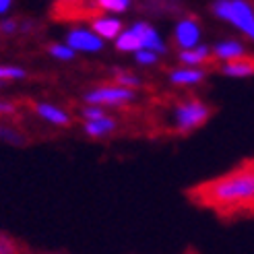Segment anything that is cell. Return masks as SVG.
Listing matches in <instances>:
<instances>
[{"instance_id":"cell-1","label":"cell","mask_w":254,"mask_h":254,"mask_svg":"<svg viewBox=\"0 0 254 254\" xmlns=\"http://www.w3.org/2000/svg\"><path fill=\"white\" fill-rule=\"evenodd\" d=\"M186 196L223 221L254 217V157L244 159L225 174L190 186Z\"/></svg>"},{"instance_id":"cell-2","label":"cell","mask_w":254,"mask_h":254,"mask_svg":"<svg viewBox=\"0 0 254 254\" xmlns=\"http://www.w3.org/2000/svg\"><path fill=\"white\" fill-rule=\"evenodd\" d=\"M213 110L196 97L178 101L174 108V130L176 134H190L192 130L200 128L209 118Z\"/></svg>"},{"instance_id":"cell-3","label":"cell","mask_w":254,"mask_h":254,"mask_svg":"<svg viewBox=\"0 0 254 254\" xmlns=\"http://www.w3.org/2000/svg\"><path fill=\"white\" fill-rule=\"evenodd\" d=\"M213 15L232 23L244 35L254 40V10L246 0H217L211 6Z\"/></svg>"},{"instance_id":"cell-4","label":"cell","mask_w":254,"mask_h":254,"mask_svg":"<svg viewBox=\"0 0 254 254\" xmlns=\"http://www.w3.org/2000/svg\"><path fill=\"white\" fill-rule=\"evenodd\" d=\"M87 106H124L130 104V101L136 99L132 89H124L120 85H104V87H95L89 89V91L83 95Z\"/></svg>"},{"instance_id":"cell-5","label":"cell","mask_w":254,"mask_h":254,"mask_svg":"<svg viewBox=\"0 0 254 254\" xmlns=\"http://www.w3.org/2000/svg\"><path fill=\"white\" fill-rule=\"evenodd\" d=\"M66 46L74 52H101L104 50V40L97 37L91 29L87 27H72L66 33Z\"/></svg>"},{"instance_id":"cell-6","label":"cell","mask_w":254,"mask_h":254,"mask_svg":"<svg viewBox=\"0 0 254 254\" xmlns=\"http://www.w3.org/2000/svg\"><path fill=\"white\" fill-rule=\"evenodd\" d=\"M132 33L138 37V42H141V48L143 50H149V52H155V54H166L168 48L163 44V40L159 37V33L151 27L149 23L145 21H138L132 25Z\"/></svg>"},{"instance_id":"cell-7","label":"cell","mask_w":254,"mask_h":254,"mask_svg":"<svg viewBox=\"0 0 254 254\" xmlns=\"http://www.w3.org/2000/svg\"><path fill=\"white\" fill-rule=\"evenodd\" d=\"M200 27L194 19H182L174 29V40L182 50H192L198 44Z\"/></svg>"},{"instance_id":"cell-8","label":"cell","mask_w":254,"mask_h":254,"mask_svg":"<svg viewBox=\"0 0 254 254\" xmlns=\"http://www.w3.org/2000/svg\"><path fill=\"white\" fill-rule=\"evenodd\" d=\"M91 31L97 37H101V40H116L124 31V25L120 19H114V17H95L91 21Z\"/></svg>"},{"instance_id":"cell-9","label":"cell","mask_w":254,"mask_h":254,"mask_svg":"<svg viewBox=\"0 0 254 254\" xmlns=\"http://www.w3.org/2000/svg\"><path fill=\"white\" fill-rule=\"evenodd\" d=\"M35 114L40 116L42 120L54 124V126H68L70 124V116L68 112H64L62 108L54 106V104H46V101H40V104H35Z\"/></svg>"},{"instance_id":"cell-10","label":"cell","mask_w":254,"mask_h":254,"mask_svg":"<svg viewBox=\"0 0 254 254\" xmlns=\"http://www.w3.org/2000/svg\"><path fill=\"white\" fill-rule=\"evenodd\" d=\"M221 72L227 74V77H236V79L252 77V74H254V56H242V58H238V60L223 62V64H221Z\"/></svg>"},{"instance_id":"cell-11","label":"cell","mask_w":254,"mask_h":254,"mask_svg":"<svg viewBox=\"0 0 254 254\" xmlns=\"http://www.w3.org/2000/svg\"><path fill=\"white\" fill-rule=\"evenodd\" d=\"M116 126L118 122L110 118V116H104L101 120H91V122H85L83 124V132L87 136H91V138H104L108 134H112L114 130H116Z\"/></svg>"},{"instance_id":"cell-12","label":"cell","mask_w":254,"mask_h":254,"mask_svg":"<svg viewBox=\"0 0 254 254\" xmlns=\"http://www.w3.org/2000/svg\"><path fill=\"white\" fill-rule=\"evenodd\" d=\"M213 56L215 58H219V60H223V62H230V60H238V58H242V56H246V50H244V46L240 44V42H221V44H217L213 50Z\"/></svg>"},{"instance_id":"cell-13","label":"cell","mask_w":254,"mask_h":254,"mask_svg":"<svg viewBox=\"0 0 254 254\" xmlns=\"http://www.w3.org/2000/svg\"><path fill=\"white\" fill-rule=\"evenodd\" d=\"M207 77L205 70L200 68H178L170 72V83L174 85H196Z\"/></svg>"},{"instance_id":"cell-14","label":"cell","mask_w":254,"mask_h":254,"mask_svg":"<svg viewBox=\"0 0 254 254\" xmlns=\"http://www.w3.org/2000/svg\"><path fill=\"white\" fill-rule=\"evenodd\" d=\"M178 58L188 66H196V64H202V62H207L211 58V50L207 46H196L192 50H182Z\"/></svg>"},{"instance_id":"cell-15","label":"cell","mask_w":254,"mask_h":254,"mask_svg":"<svg viewBox=\"0 0 254 254\" xmlns=\"http://www.w3.org/2000/svg\"><path fill=\"white\" fill-rule=\"evenodd\" d=\"M0 254H31V250L6 232H0Z\"/></svg>"},{"instance_id":"cell-16","label":"cell","mask_w":254,"mask_h":254,"mask_svg":"<svg viewBox=\"0 0 254 254\" xmlns=\"http://www.w3.org/2000/svg\"><path fill=\"white\" fill-rule=\"evenodd\" d=\"M114 44H116V50H120V52H138L141 48V42H138V37L132 33V29H124L116 40H114Z\"/></svg>"},{"instance_id":"cell-17","label":"cell","mask_w":254,"mask_h":254,"mask_svg":"<svg viewBox=\"0 0 254 254\" xmlns=\"http://www.w3.org/2000/svg\"><path fill=\"white\" fill-rule=\"evenodd\" d=\"M132 0H95V4L106 10V12H114V15H120V12H126L130 8Z\"/></svg>"},{"instance_id":"cell-18","label":"cell","mask_w":254,"mask_h":254,"mask_svg":"<svg viewBox=\"0 0 254 254\" xmlns=\"http://www.w3.org/2000/svg\"><path fill=\"white\" fill-rule=\"evenodd\" d=\"M114 81H116L120 87H124V89H134L136 87H141L143 83H141V79L136 77V74H132V72H124V70H118L116 74H114Z\"/></svg>"},{"instance_id":"cell-19","label":"cell","mask_w":254,"mask_h":254,"mask_svg":"<svg viewBox=\"0 0 254 254\" xmlns=\"http://www.w3.org/2000/svg\"><path fill=\"white\" fill-rule=\"evenodd\" d=\"M27 77L21 66H12V64H0V81H21Z\"/></svg>"},{"instance_id":"cell-20","label":"cell","mask_w":254,"mask_h":254,"mask_svg":"<svg viewBox=\"0 0 254 254\" xmlns=\"http://www.w3.org/2000/svg\"><path fill=\"white\" fill-rule=\"evenodd\" d=\"M48 52H50V56H54L56 60H72L74 58V54H77V52H74V50H70L66 44H52V46H50L48 48Z\"/></svg>"},{"instance_id":"cell-21","label":"cell","mask_w":254,"mask_h":254,"mask_svg":"<svg viewBox=\"0 0 254 254\" xmlns=\"http://www.w3.org/2000/svg\"><path fill=\"white\" fill-rule=\"evenodd\" d=\"M0 138L10 143V145H25V136L17 130L8 128V126H4V124H0Z\"/></svg>"},{"instance_id":"cell-22","label":"cell","mask_w":254,"mask_h":254,"mask_svg":"<svg viewBox=\"0 0 254 254\" xmlns=\"http://www.w3.org/2000/svg\"><path fill=\"white\" fill-rule=\"evenodd\" d=\"M81 116L85 118V122H91V120H101L104 116H108V114L99 106H87L85 104V108H81Z\"/></svg>"},{"instance_id":"cell-23","label":"cell","mask_w":254,"mask_h":254,"mask_svg":"<svg viewBox=\"0 0 254 254\" xmlns=\"http://www.w3.org/2000/svg\"><path fill=\"white\" fill-rule=\"evenodd\" d=\"M134 62L141 66H151L157 62V54L149 52V50H138V52H134Z\"/></svg>"},{"instance_id":"cell-24","label":"cell","mask_w":254,"mask_h":254,"mask_svg":"<svg viewBox=\"0 0 254 254\" xmlns=\"http://www.w3.org/2000/svg\"><path fill=\"white\" fill-rule=\"evenodd\" d=\"M17 29H19V23L17 21H12V19H2V21H0V33L12 35Z\"/></svg>"},{"instance_id":"cell-25","label":"cell","mask_w":254,"mask_h":254,"mask_svg":"<svg viewBox=\"0 0 254 254\" xmlns=\"http://www.w3.org/2000/svg\"><path fill=\"white\" fill-rule=\"evenodd\" d=\"M15 114H17V106L12 101L0 99V116H15Z\"/></svg>"},{"instance_id":"cell-26","label":"cell","mask_w":254,"mask_h":254,"mask_svg":"<svg viewBox=\"0 0 254 254\" xmlns=\"http://www.w3.org/2000/svg\"><path fill=\"white\" fill-rule=\"evenodd\" d=\"M12 6V0H0V15L8 12V8Z\"/></svg>"},{"instance_id":"cell-27","label":"cell","mask_w":254,"mask_h":254,"mask_svg":"<svg viewBox=\"0 0 254 254\" xmlns=\"http://www.w3.org/2000/svg\"><path fill=\"white\" fill-rule=\"evenodd\" d=\"M184 254H198V252H196V250H192V248H188Z\"/></svg>"},{"instance_id":"cell-28","label":"cell","mask_w":254,"mask_h":254,"mask_svg":"<svg viewBox=\"0 0 254 254\" xmlns=\"http://www.w3.org/2000/svg\"><path fill=\"white\" fill-rule=\"evenodd\" d=\"M64 2H74V0H64Z\"/></svg>"}]
</instances>
